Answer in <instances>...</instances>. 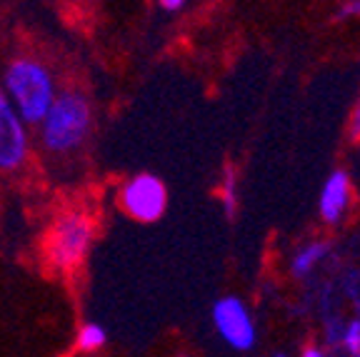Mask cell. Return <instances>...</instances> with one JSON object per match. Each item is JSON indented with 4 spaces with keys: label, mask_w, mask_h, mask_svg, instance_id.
Here are the masks:
<instances>
[{
    "label": "cell",
    "mask_w": 360,
    "mask_h": 357,
    "mask_svg": "<svg viewBox=\"0 0 360 357\" xmlns=\"http://www.w3.org/2000/svg\"><path fill=\"white\" fill-rule=\"evenodd\" d=\"M0 90L25 125H38L58 95L51 70L40 60L25 56L8 63Z\"/></svg>",
    "instance_id": "obj_1"
},
{
    "label": "cell",
    "mask_w": 360,
    "mask_h": 357,
    "mask_svg": "<svg viewBox=\"0 0 360 357\" xmlns=\"http://www.w3.org/2000/svg\"><path fill=\"white\" fill-rule=\"evenodd\" d=\"M90 128H93L90 100L80 90H63L38 123V138L48 152L68 155L88 140Z\"/></svg>",
    "instance_id": "obj_2"
},
{
    "label": "cell",
    "mask_w": 360,
    "mask_h": 357,
    "mask_svg": "<svg viewBox=\"0 0 360 357\" xmlns=\"http://www.w3.org/2000/svg\"><path fill=\"white\" fill-rule=\"evenodd\" d=\"M93 240H96V220L88 212H63L45 235V263L56 273H70L85 260Z\"/></svg>",
    "instance_id": "obj_3"
},
{
    "label": "cell",
    "mask_w": 360,
    "mask_h": 357,
    "mask_svg": "<svg viewBox=\"0 0 360 357\" xmlns=\"http://www.w3.org/2000/svg\"><path fill=\"white\" fill-rule=\"evenodd\" d=\"M120 207L138 223H155L168 207L165 185L150 173H138L120 188Z\"/></svg>",
    "instance_id": "obj_4"
},
{
    "label": "cell",
    "mask_w": 360,
    "mask_h": 357,
    "mask_svg": "<svg viewBox=\"0 0 360 357\" xmlns=\"http://www.w3.org/2000/svg\"><path fill=\"white\" fill-rule=\"evenodd\" d=\"M30 155V135L0 90V173H15Z\"/></svg>",
    "instance_id": "obj_5"
},
{
    "label": "cell",
    "mask_w": 360,
    "mask_h": 357,
    "mask_svg": "<svg viewBox=\"0 0 360 357\" xmlns=\"http://www.w3.org/2000/svg\"><path fill=\"white\" fill-rule=\"evenodd\" d=\"M213 323L218 335L236 350H250L255 342V325L238 297H223L213 307Z\"/></svg>",
    "instance_id": "obj_6"
},
{
    "label": "cell",
    "mask_w": 360,
    "mask_h": 357,
    "mask_svg": "<svg viewBox=\"0 0 360 357\" xmlns=\"http://www.w3.org/2000/svg\"><path fill=\"white\" fill-rule=\"evenodd\" d=\"M350 202V180L345 173H333L330 180L326 183L323 188V195H321V215L326 223H338V220L343 218L345 207Z\"/></svg>",
    "instance_id": "obj_7"
},
{
    "label": "cell",
    "mask_w": 360,
    "mask_h": 357,
    "mask_svg": "<svg viewBox=\"0 0 360 357\" xmlns=\"http://www.w3.org/2000/svg\"><path fill=\"white\" fill-rule=\"evenodd\" d=\"M105 342H108L105 330H103L98 323H85V325H80L78 340H75V345H78L80 352H98L103 345H105Z\"/></svg>",
    "instance_id": "obj_8"
},
{
    "label": "cell",
    "mask_w": 360,
    "mask_h": 357,
    "mask_svg": "<svg viewBox=\"0 0 360 357\" xmlns=\"http://www.w3.org/2000/svg\"><path fill=\"white\" fill-rule=\"evenodd\" d=\"M323 252H326L323 242H315V245H308L305 250H300L298 255H295V260H292V273L308 275L310 270H313V265L323 257Z\"/></svg>",
    "instance_id": "obj_9"
},
{
    "label": "cell",
    "mask_w": 360,
    "mask_h": 357,
    "mask_svg": "<svg viewBox=\"0 0 360 357\" xmlns=\"http://www.w3.org/2000/svg\"><path fill=\"white\" fill-rule=\"evenodd\" d=\"M223 207H225V215H236V170L228 165L225 168V180H223Z\"/></svg>",
    "instance_id": "obj_10"
},
{
    "label": "cell",
    "mask_w": 360,
    "mask_h": 357,
    "mask_svg": "<svg viewBox=\"0 0 360 357\" xmlns=\"http://www.w3.org/2000/svg\"><path fill=\"white\" fill-rule=\"evenodd\" d=\"M343 340L350 352H360V320H353V323L345 327Z\"/></svg>",
    "instance_id": "obj_11"
},
{
    "label": "cell",
    "mask_w": 360,
    "mask_h": 357,
    "mask_svg": "<svg viewBox=\"0 0 360 357\" xmlns=\"http://www.w3.org/2000/svg\"><path fill=\"white\" fill-rule=\"evenodd\" d=\"M350 138L353 140H360V103L353 112V120H350Z\"/></svg>",
    "instance_id": "obj_12"
},
{
    "label": "cell",
    "mask_w": 360,
    "mask_h": 357,
    "mask_svg": "<svg viewBox=\"0 0 360 357\" xmlns=\"http://www.w3.org/2000/svg\"><path fill=\"white\" fill-rule=\"evenodd\" d=\"M183 6H186L183 0H160V8H163V11H180Z\"/></svg>",
    "instance_id": "obj_13"
},
{
    "label": "cell",
    "mask_w": 360,
    "mask_h": 357,
    "mask_svg": "<svg viewBox=\"0 0 360 357\" xmlns=\"http://www.w3.org/2000/svg\"><path fill=\"white\" fill-rule=\"evenodd\" d=\"M343 15H353V13H360V3H348V6H343Z\"/></svg>",
    "instance_id": "obj_14"
},
{
    "label": "cell",
    "mask_w": 360,
    "mask_h": 357,
    "mask_svg": "<svg viewBox=\"0 0 360 357\" xmlns=\"http://www.w3.org/2000/svg\"><path fill=\"white\" fill-rule=\"evenodd\" d=\"M303 357H326V355H323L321 350H315V347H310V350H305V352H303Z\"/></svg>",
    "instance_id": "obj_15"
},
{
    "label": "cell",
    "mask_w": 360,
    "mask_h": 357,
    "mask_svg": "<svg viewBox=\"0 0 360 357\" xmlns=\"http://www.w3.org/2000/svg\"><path fill=\"white\" fill-rule=\"evenodd\" d=\"M281 357H285V355H281Z\"/></svg>",
    "instance_id": "obj_16"
},
{
    "label": "cell",
    "mask_w": 360,
    "mask_h": 357,
    "mask_svg": "<svg viewBox=\"0 0 360 357\" xmlns=\"http://www.w3.org/2000/svg\"><path fill=\"white\" fill-rule=\"evenodd\" d=\"M358 357H360V355H358Z\"/></svg>",
    "instance_id": "obj_17"
}]
</instances>
